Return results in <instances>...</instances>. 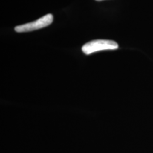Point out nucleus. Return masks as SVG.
<instances>
[{"label": "nucleus", "instance_id": "nucleus-1", "mask_svg": "<svg viewBox=\"0 0 153 153\" xmlns=\"http://www.w3.org/2000/svg\"><path fill=\"white\" fill-rule=\"evenodd\" d=\"M118 45L116 42L111 40H94L85 43L82 48V51L86 55L106 50L118 49Z\"/></svg>", "mask_w": 153, "mask_h": 153}, {"label": "nucleus", "instance_id": "nucleus-2", "mask_svg": "<svg viewBox=\"0 0 153 153\" xmlns=\"http://www.w3.org/2000/svg\"><path fill=\"white\" fill-rule=\"evenodd\" d=\"M53 22V16L52 14H46L38 20L34 21L33 22L28 23V24L20 25L15 27V30L17 33H23V32H29L32 30H35L41 28L48 26Z\"/></svg>", "mask_w": 153, "mask_h": 153}, {"label": "nucleus", "instance_id": "nucleus-3", "mask_svg": "<svg viewBox=\"0 0 153 153\" xmlns=\"http://www.w3.org/2000/svg\"><path fill=\"white\" fill-rule=\"evenodd\" d=\"M96 1H103V0H96Z\"/></svg>", "mask_w": 153, "mask_h": 153}]
</instances>
